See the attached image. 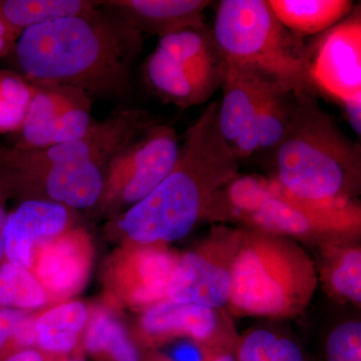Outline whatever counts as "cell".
<instances>
[{
	"label": "cell",
	"instance_id": "1",
	"mask_svg": "<svg viewBox=\"0 0 361 361\" xmlns=\"http://www.w3.org/2000/svg\"><path fill=\"white\" fill-rule=\"evenodd\" d=\"M144 39L99 1L89 16L26 28L8 56L13 71L32 84L68 85L92 99H116L130 92L133 66Z\"/></svg>",
	"mask_w": 361,
	"mask_h": 361
},
{
	"label": "cell",
	"instance_id": "2",
	"mask_svg": "<svg viewBox=\"0 0 361 361\" xmlns=\"http://www.w3.org/2000/svg\"><path fill=\"white\" fill-rule=\"evenodd\" d=\"M218 102L207 104L185 133L175 167L146 198L116 217L130 245L164 246L206 219L214 195L238 174L239 160L217 125Z\"/></svg>",
	"mask_w": 361,
	"mask_h": 361
},
{
	"label": "cell",
	"instance_id": "3",
	"mask_svg": "<svg viewBox=\"0 0 361 361\" xmlns=\"http://www.w3.org/2000/svg\"><path fill=\"white\" fill-rule=\"evenodd\" d=\"M273 180L295 198L353 201L360 187L361 149L318 104L298 97L293 120L272 152Z\"/></svg>",
	"mask_w": 361,
	"mask_h": 361
},
{
	"label": "cell",
	"instance_id": "4",
	"mask_svg": "<svg viewBox=\"0 0 361 361\" xmlns=\"http://www.w3.org/2000/svg\"><path fill=\"white\" fill-rule=\"evenodd\" d=\"M225 63L297 97L317 94L307 66V44L273 13L267 0H222L211 27Z\"/></svg>",
	"mask_w": 361,
	"mask_h": 361
},
{
	"label": "cell",
	"instance_id": "5",
	"mask_svg": "<svg viewBox=\"0 0 361 361\" xmlns=\"http://www.w3.org/2000/svg\"><path fill=\"white\" fill-rule=\"evenodd\" d=\"M316 287L314 263L298 244L255 228L242 231L228 302L236 314L292 317L305 310Z\"/></svg>",
	"mask_w": 361,
	"mask_h": 361
},
{
	"label": "cell",
	"instance_id": "6",
	"mask_svg": "<svg viewBox=\"0 0 361 361\" xmlns=\"http://www.w3.org/2000/svg\"><path fill=\"white\" fill-rule=\"evenodd\" d=\"M225 61L207 23L159 37L142 75L163 103L182 110L208 103L220 90Z\"/></svg>",
	"mask_w": 361,
	"mask_h": 361
},
{
	"label": "cell",
	"instance_id": "7",
	"mask_svg": "<svg viewBox=\"0 0 361 361\" xmlns=\"http://www.w3.org/2000/svg\"><path fill=\"white\" fill-rule=\"evenodd\" d=\"M180 142L172 126L155 123L111 161L101 199V212L118 215L154 191L175 167Z\"/></svg>",
	"mask_w": 361,
	"mask_h": 361
},
{
	"label": "cell",
	"instance_id": "8",
	"mask_svg": "<svg viewBox=\"0 0 361 361\" xmlns=\"http://www.w3.org/2000/svg\"><path fill=\"white\" fill-rule=\"evenodd\" d=\"M155 123V116L149 111L135 109L113 111L75 141L28 151L1 148L0 165L9 170L25 171L61 164H110L118 152Z\"/></svg>",
	"mask_w": 361,
	"mask_h": 361
},
{
	"label": "cell",
	"instance_id": "9",
	"mask_svg": "<svg viewBox=\"0 0 361 361\" xmlns=\"http://www.w3.org/2000/svg\"><path fill=\"white\" fill-rule=\"evenodd\" d=\"M241 234L242 231L219 228L203 246L180 256L169 283L168 300L213 310L227 305L233 260Z\"/></svg>",
	"mask_w": 361,
	"mask_h": 361
},
{
	"label": "cell",
	"instance_id": "10",
	"mask_svg": "<svg viewBox=\"0 0 361 361\" xmlns=\"http://www.w3.org/2000/svg\"><path fill=\"white\" fill-rule=\"evenodd\" d=\"M33 85V94L13 148L40 149L75 141L94 125L92 99L68 85Z\"/></svg>",
	"mask_w": 361,
	"mask_h": 361
},
{
	"label": "cell",
	"instance_id": "11",
	"mask_svg": "<svg viewBox=\"0 0 361 361\" xmlns=\"http://www.w3.org/2000/svg\"><path fill=\"white\" fill-rule=\"evenodd\" d=\"M272 180V197L246 222L255 229L285 237L344 236L360 230V207L355 201L302 200Z\"/></svg>",
	"mask_w": 361,
	"mask_h": 361
},
{
	"label": "cell",
	"instance_id": "12",
	"mask_svg": "<svg viewBox=\"0 0 361 361\" xmlns=\"http://www.w3.org/2000/svg\"><path fill=\"white\" fill-rule=\"evenodd\" d=\"M307 66L315 92L339 104L361 94L360 7L307 44Z\"/></svg>",
	"mask_w": 361,
	"mask_h": 361
},
{
	"label": "cell",
	"instance_id": "13",
	"mask_svg": "<svg viewBox=\"0 0 361 361\" xmlns=\"http://www.w3.org/2000/svg\"><path fill=\"white\" fill-rule=\"evenodd\" d=\"M178 259L164 246H130L114 261L109 283L123 302L148 308L167 299Z\"/></svg>",
	"mask_w": 361,
	"mask_h": 361
},
{
	"label": "cell",
	"instance_id": "14",
	"mask_svg": "<svg viewBox=\"0 0 361 361\" xmlns=\"http://www.w3.org/2000/svg\"><path fill=\"white\" fill-rule=\"evenodd\" d=\"M73 209L39 199H25L7 214L4 228V261L32 269L39 247L71 229Z\"/></svg>",
	"mask_w": 361,
	"mask_h": 361
},
{
	"label": "cell",
	"instance_id": "15",
	"mask_svg": "<svg viewBox=\"0 0 361 361\" xmlns=\"http://www.w3.org/2000/svg\"><path fill=\"white\" fill-rule=\"evenodd\" d=\"M266 85L270 84L253 73L225 66L217 125L226 144L239 161L259 153L255 118Z\"/></svg>",
	"mask_w": 361,
	"mask_h": 361
},
{
	"label": "cell",
	"instance_id": "16",
	"mask_svg": "<svg viewBox=\"0 0 361 361\" xmlns=\"http://www.w3.org/2000/svg\"><path fill=\"white\" fill-rule=\"evenodd\" d=\"M92 260L90 238L82 229H71L39 247L32 273L51 301L65 300L82 290Z\"/></svg>",
	"mask_w": 361,
	"mask_h": 361
},
{
	"label": "cell",
	"instance_id": "17",
	"mask_svg": "<svg viewBox=\"0 0 361 361\" xmlns=\"http://www.w3.org/2000/svg\"><path fill=\"white\" fill-rule=\"evenodd\" d=\"M212 1L207 0H109L101 6L142 35L161 37L184 28L199 26L204 11Z\"/></svg>",
	"mask_w": 361,
	"mask_h": 361
},
{
	"label": "cell",
	"instance_id": "18",
	"mask_svg": "<svg viewBox=\"0 0 361 361\" xmlns=\"http://www.w3.org/2000/svg\"><path fill=\"white\" fill-rule=\"evenodd\" d=\"M141 327L147 336L155 338L187 336L192 341L213 345L218 316L213 308L165 299L146 308L142 315Z\"/></svg>",
	"mask_w": 361,
	"mask_h": 361
},
{
	"label": "cell",
	"instance_id": "19",
	"mask_svg": "<svg viewBox=\"0 0 361 361\" xmlns=\"http://www.w3.org/2000/svg\"><path fill=\"white\" fill-rule=\"evenodd\" d=\"M273 13L297 37L320 35L353 11L348 0H267Z\"/></svg>",
	"mask_w": 361,
	"mask_h": 361
},
{
	"label": "cell",
	"instance_id": "20",
	"mask_svg": "<svg viewBox=\"0 0 361 361\" xmlns=\"http://www.w3.org/2000/svg\"><path fill=\"white\" fill-rule=\"evenodd\" d=\"M272 195V179L237 174L214 195L206 219L247 222Z\"/></svg>",
	"mask_w": 361,
	"mask_h": 361
},
{
	"label": "cell",
	"instance_id": "21",
	"mask_svg": "<svg viewBox=\"0 0 361 361\" xmlns=\"http://www.w3.org/2000/svg\"><path fill=\"white\" fill-rule=\"evenodd\" d=\"M90 311L80 301L58 304L35 318L37 345L51 355H68L75 348L87 326Z\"/></svg>",
	"mask_w": 361,
	"mask_h": 361
},
{
	"label": "cell",
	"instance_id": "22",
	"mask_svg": "<svg viewBox=\"0 0 361 361\" xmlns=\"http://www.w3.org/2000/svg\"><path fill=\"white\" fill-rule=\"evenodd\" d=\"M99 1L90 0H0V13L9 27L20 33L26 28L61 18L94 13Z\"/></svg>",
	"mask_w": 361,
	"mask_h": 361
},
{
	"label": "cell",
	"instance_id": "23",
	"mask_svg": "<svg viewBox=\"0 0 361 361\" xmlns=\"http://www.w3.org/2000/svg\"><path fill=\"white\" fill-rule=\"evenodd\" d=\"M298 97L266 85L259 102L255 128L259 152H273L282 141L295 116Z\"/></svg>",
	"mask_w": 361,
	"mask_h": 361
},
{
	"label": "cell",
	"instance_id": "24",
	"mask_svg": "<svg viewBox=\"0 0 361 361\" xmlns=\"http://www.w3.org/2000/svg\"><path fill=\"white\" fill-rule=\"evenodd\" d=\"M87 326L85 346L92 355H108L113 361L141 360L127 330L108 310H94Z\"/></svg>",
	"mask_w": 361,
	"mask_h": 361
},
{
	"label": "cell",
	"instance_id": "25",
	"mask_svg": "<svg viewBox=\"0 0 361 361\" xmlns=\"http://www.w3.org/2000/svg\"><path fill=\"white\" fill-rule=\"evenodd\" d=\"M51 301L32 271L4 262L0 264V307L37 310Z\"/></svg>",
	"mask_w": 361,
	"mask_h": 361
},
{
	"label": "cell",
	"instance_id": "26",
	"mask_svg": "<svg viewBox=\"0 0 361 361\" xmlns=\"http://www.w3.org/2000/svg\"><path fill=\"white\" fill-rule=\"evenodd\" d=\"M236 361H310L296 341L268 329H255L237 344Z\"/></svg>",
	"mask_w": 361,
	"mask_h": 361
},
{
	"label": "cell",
	"instance_id": "27",
	"mask_svg": "<svg viewBox=\"0 0 361 361\" xmlns=\"http://www.w3.org/2000/svg\"><path fill=\"white\" fill-rule=\"evenodd\" d=\"M33 85L13 70H0V134H16L32 101Z\"/></svg>",
	"mask_w": 361,
	"mask_h": 361
},
{
	"label": "cell",
	"instance_id": "28",
	"mask_svg": "<svg viewBox=\"0 0 361 361\" xmlns=\"http://www.w3.org/2000/svg\"><path fill=\"white\" fill-rule=\"evenodd\" d=\"M327 283L334 294L355 303L361 302V251L351 247L339 252L330 263Z\"/></svg>",
	"mask_w": 361,
	"mask_h": 361
},
{
	"label": "cell",
	"instance_id": "29",
	"mask_svg": "<svg viewBox=\"0 0 361 361\" xmlns=\"http://www.w3.org/2000/svg\"><path fill=\"white\" fill-rule=\"evenodd\" d=\"M326 361H361V323L346 322L330 332L325 346Z\"/></svg>",
	"mask_w": 361,
	"mask_h": 361
},
{
	"label": "cell",
	"instance_id": "30",
	"mask_svg": "<svg viewBox=\"0 0 361 361\" xmlns=\"http://www.w3.org/2000/svg\"><path fill=\"white\" fill-rule=\"evenodd\" d=\"M13 196H16V188L13 176L0 166V264L4 261V228L8 214L6 203Z\"/></svg>",
	"mask_w": 361,
	"mask_h": 361
},
{
	"label": "cell",
	"instance_id": "31",
	"mask_svg": "<svg viewBox=\"0 0 361 361\" xmlns=\"http://www.w3.org/2000/svg\"><path fill=\"white\" fill-rule=\"evenodd\" d=\"M25 313L13 308L0 307V357L11 350L14 330Z\"/></svg>",
	"mask_w": 361,
	"mask_h": 361
},
{
	"label": "cell",
	"instance_id": "32",
	"mask_svg": "<svg viewBox=\"0 0 361 361\" xmlns=\"http://www.w3.org/2000/svg\"><path fill=\"white\" fill-rule=\"evenodd\" d=\"M35 316L25 313L14 330L11 350L20 348H32L37 344V332H35ZM8 351V353H9Z\"/></svg>",
	"mask_w": 361,
	"mask_h": 361
},
{
	"label": "cell",
	"instance_id": "33",
	"mask_svg": "<svg viewBox=\"0 0 361 361\" xmlns=\"http://www.w3.org/2000/svg\"><path fill=\"white\" fill-rule=\"evenodd\" d=\"M346 120L358 137L361 135V94H355L341 104Z\"/></svg>",
	"mask_w": 361,
	"mask_h": 361
},
{
	"label": "cell",
	"instance_id": "34",
	"mask_svg": "<svg viewBox=\"0 0 361 361\" xmlns=\"http://www.w3.org/2000/svg\"><path fill=\"white\" fill-rule=\"evenodd\" d=\"M0 361H47L42 351L32 348L14 349L0 357Z\"/></svg>",
	"mask_w": 361,
	"mask_h": 361
},
{
	"label": "cell",
	"instance_id": "35",
	"mask_svg": "<svg viewBox=\"0 0 361 361\" xmlns=\"http://www.w3.org/2000/svg\"><path fill=\"white\" fill-rule=\"evenodd\" d=\"M16 39L0 37V59L7 58L13 51Z\"/></svg>",
	"mask_w": 361,
	"mask_h": 361
},
{
	"label": "cell",
	"instance_id": "36",
	"mask_svg": "<svg viewBox=\"0 0 361 361\" xmlns=\"http://www.w3.org/2000/svg\"><path fill=\"white\" fill-rule=\"evenodd\" d=\"M0 37H8V39L16 40H18V37H20V35L14 32L13 28L9 27L6 20L2 18L1 13H0Z\"/></svg>",
	"mask_w": 361,
	"mask_h": 361
},
{
	"label": "cell",
	"instance_id": "37",
	"mask_svg": "<svg viewBox=\"0 0 361 361\" xmlns=\"http://www.w3.org/2000/svg\"><path fill=\"white\" fill-rule=\"evenodd\" d=\"M154 361H173L170 357L167 356H161V357L156 358ZM212 361H236L235 360V355L233 353H222L217 357L214 358Z\"/></svg>",
	"mask_w": 361,
	"mask_h": 361
},
{
	"label": "cell",
	"instance_id": "38",
	"mask_svg": "<svg viewBox=\"0 0 361 361\" xmlns=\"http://www.w3.org/2000/svg\"><path fill=\"white\" fill-rule=\"evenodd\" d=\"M59 361H82V360H59Z\"/></svg>",
	"mask_w": 361,
	"mask_h": 361
}]
</instances>
